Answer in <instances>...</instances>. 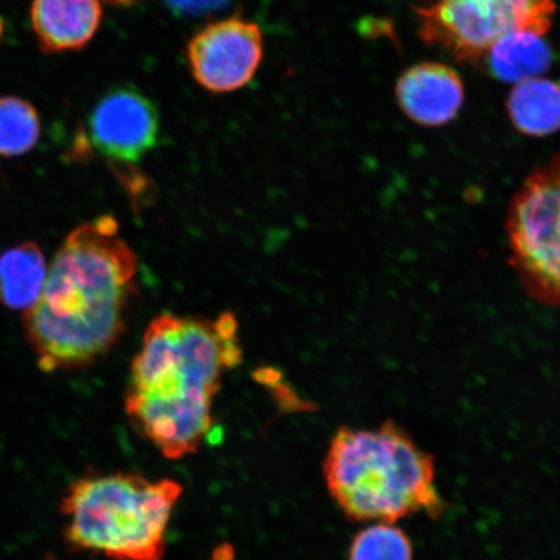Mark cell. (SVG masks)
I'll return each mask as SVG.
<instances>
[{
	"mask_svg": "<svg viewBox=\"0 0 560 560\" xmlns=\"http://www.w3.org/2000/svg\"><path fill=\"white\" fill-rule=\"evenodd\" d=\"M138 258L114 215L82 223L48 269L42 295L24 315L40 370L91 365L120 340L137 289Z\"/></svg>",
	"mask_w": 560,
	"mask_h": 560,
	"instance_id": "1",
	"label": "cell"
},
{
	"mask_svg": "<svg viewBox=\"0 0 560 560\" xmlns=\"http://www.w3.org/2000/svg\"><path fill=\"white\" fill-rule=\"evenodd\" d=\"M242 359L233 313L214 319L161 314L131 363L126 415L166 458L195 454L212 427L223 374Z\"/></svg>",
	"mask_w": 560,
	"mask_h": 560,
	"instance_id": "2",
	"label": "cell"
},
{
	"mask_svg": "<svg viewBox=\"0 0 560 560\" xmlns=\"http://www.w3.org/2000/svg\"><path fill=\"white\" fill-rule=\"evenodd\" d=\"M324 475L328 492L354 522L397 523L418 514L439 520L446 511L435 460L394 420L375 430L341 427Z\"/></svg>",
	"mask_w": 560,
	"mask_h": 560,
	"instance_id": "3",
	"label": "cell"
},
{
	"mask_svg": "<svg viewBox=\"0 0 560 560\" xmlns=\"http://www.w3.org/2000/svg\"><path fill=\"white\" fill-rule=\"evenodd\" d=\"M184 487L115 472L83 476L62 501L72 548L112 560H163L166 529Z\"/></svg>",
	"mask_w": 560,
	"mask_h": 560,
	"instance_id": "4",
	"label": "cell"
},
{
	"mask_svg": "<svg viewBox=\"0 0 560 560\" xmlns=\"http://www.w3.org/2000/svg\"><path fill=\"white\" fill-rule=\"evenodd\" d=\"M510 264L528 295L560 310V153L523 182L506 219Z\"/></svg>",
	"mask_w": 560,
	"mask_h": 560,
	"instance_id": "5",
	"label": "cell"
},
{
	"mask_svg": "<svg viewBox=\"0 0 560 560\" xmlns=\"http://www.w3.org/2000/svg\"><path fill=\"white\" fill-rule=\"evenodd\" d=\"M555 0H420L418 35L459 62H479L514 32L548 34Z\"/></svg>",
	"mask_w": 560,
	"mask_h": 560,
	"instance_id": "6",
	"label": "cell"
},
{
	"mask_svg": "<svg viewBox=\"0 0 560 560\" xmlns=\"http://www.w3.org/2000/svg\"><path fill=\"white\" fill-rule=\"evenodd\" d=\"M187 56L191 74L202 89L234 93L248 85L261 66L262 32L241 16L215 21L194 35Z\"/></svg>",
	"mask_w": 560,
	"mask_h": 560,
	"instance_id": "7",
	"label": "cell"
},
{
	"mask_svg": "<svg viewBox=\"0 0 560 560\" xmlns=\"http://www.w3.org/2000/svg\"><path fill=\"white\" fill-rule=\"evenodd\" d=\"M159 112L135 88H117L95 104L88 118L86 143L116 166H135L156 145Z\"/></svg>",
	"mask_w": 560,
	"mask_h": 560,
	"instance_id": "8",
	"label": "cell"
},
{
	"mask_svg": "<svg viewBox=\"0 0 560 560\" xmlns=\"http://www.w3.org/2000/svg\"><path fill=\"white\" fill-rule=\"evenodd\" d=\"M395 95L411 122L441 128L458 116L466 93L457 70L443 62L423 61L405 70L396 82Z\"/></svg>",
	"mask_w": 560,
	"mask_h": 560,
	"instance_id": "9",
	"label": "cell"
},
{
	"mask_svg": "<svg viewBox=\"0 0 560 560\" xmlns=\"http://www.w3.org/2000/svg\"><path fill=\"white\" fill-rule=\"evenodd\" d=\"M100 0H34L32 26L46 54L77 51L100 30Z\"/></svg>",
	"mask_w": 560,
	"mask_h": 560,
	"instance_id": "10",
	"label": "cell"
},
{
	"mask_svg": "<svg viewBox=\"0 0 560 560\" xmlns=\"http://www.w3.org/2000/svg\"><path fill=\"white\" fill-rule=\"evenodd\" d=\"M511 124L521 135L544 138L560 130V85L536 77L515 83L506 102Z\"/></svg>",
	"mask_w": 560,
	"mask_h": 560,
	"instance_id": "11",
	"label": "cell"
},
{
	"mask_svg": "<svg viewBox=\"0 0 560 560\" xmlns=\"http://www.w3.org/2000/svg\"><path fill=\"white\" fill-rule=\"evenodd\" d=\"M44 252L25 242L0 256V303L12 311H30L44 291L47 279Z\"/></svg>",
	"mask_w": 560,
	"mask_h": 560,
	"instance_id": "12",
	"label": "cell"
},
{
	"mask_svg": "<svg viewBox=\"0 0 560 560\" xmlns=\"http://www.w3.org/2000/svg\"><path fill=\"white\" fill-rule=\"evenodd\" d=\"M544 38L534 32L505 35L486 55L489 73L508 83L541 77L552 65L551 48Z\"/></svg>",
	"mask_w": 560,
	"mask_h": 560,
	"instance_id": "13",
	"label": "cell"
},
{
	"mask_svg": "<svg viewBox=\"0 0 560 560\" xmlns=\"http://www.w3.org/2000/svg\"><path fill=\"white\" fill-rule=\"evenodd\" d=\"M40 137L38 112L16 96L0 97V156H23Z\"/></svg>",
	"mask_w": 560,
	"mask_h": 560,
	"instance_id": "14",
	"label": "cell"
},
{
	"mask_svg": "<svg viewBox=\"0 0 560 560\" xmlns=\"http://www.w3.org/2000/svg\"><path fill=\"white\" fill-rule=\"evenodd\" d=\"M349 560H415V548L396 523L376 522L354 536Z\"/></svg>",
	"mask_w": 560,
	"mask_h": 560,
	"instance_id": "15",
	"label": "cell"
},
{
	"mask_svg": "<svg viewBox=\"0 0 560 560\" xmlns=\"http://www.w3.org/2000/svg\"><path fill=\"white\" fill-rule=\"evenodd\" d=\"M166 2L178 13L201 15V13L220 9L228 0H166Z\"/></svg>",
	"mask_w": 560,
	"mask_h": 560,
	"instance_id": "16",
	"label": "cell"
},
{
	"mask_svg": "<svg viewBox=\"0 0 560 560\" xmlns=\"http://www.w3.org/2000/svg\"><path fill=\"white\" fill-rule=\"evenodd\" d=\"M105 2L117 5H130L139 2V0H105Z\"/></svg>",
	"mask_w": 560,
	"mask_h": 560,
	"instance_id": "17",
	"label": "cell"
}]
</instances>
